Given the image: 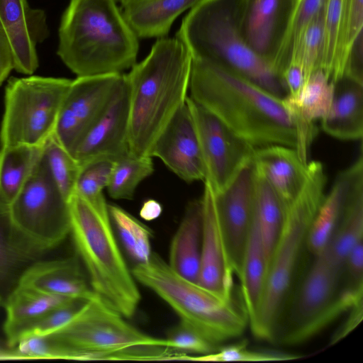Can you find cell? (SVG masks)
<instances>
[{"label": "cell", "instance_id": "obj_1", "mask_svg": "<svg viewBox=\"0 0 363 363\" xmlns=\"http://www.w3.org/2000/svg\"><path fill=\"white\" fill-rule=\"evenodd\" d=\"M189 90L193 100L255 148L279 145L296 150V128L283 99L200 60H192Z\"/></svg>", "mask_w": 363, "mask_h": 363}, {"label": "cell", "instance_id": "obj_2", "mask_svg": "<svg viewBox=\"0 0 363 363\" xmlns=\"http://www.w3.org/2000/svg\"><path fill=\"white\" fill-rule=\"evenodd\" d=\"M192 57L177 38H160L125 74L130 91L129 150L151 157L162 131L185 104Z\"/></svg>", "mask_w": 363, "mask_h": 363}, {"label": "cell", "instance_id": "obj_3", "mask_svg": "<svg viewBox=\"0 0 363 363\" xmlns=\"http://www.w3.org/2000/svg\"><path fill=\"white\" fill-rule=\"evenodd\" d=\"M57 54L77 77L123 73L135 63L138 37L116 0H70Z\"/></svg>", "mask_w": 363, "mask_h": 363}, {"label": "cell", "instance_id": "obj_4", "mask_svg": "<svg viewBox=\"0 0 363 363\" xmlns=\"http://www.w3.org/2000/svg\"><path fill=\"white\" fill-rule=\"evenodd\" d=\"M245 0H201L182 21L176 38L192 60L207 61L229 69L284 98L282 78L247 45L240 30Z\"/></svg>", "mask_w": 363, "mask_h": 363}, {"label": "cell", "instance_id": "obj_5", "mask_svg": "<svg viewBox=\"0 0 363 363\" xmlns=\"http://www.w3.org/2000/svg\"><path fill=\"white\" fill-rule=\"evenodd\" d=\"M70 233L96 294L125 318L141 296L113 233L107 208H97L77 193L69 201Z\"/></svg>", "mask_w": 363, "mask_h": 363}, {"label": "cell", "instance_id": "obj_6", "mask_svg": "<svg viewBox=\"0 0 363 363\" xmlns=\"http://www.w3.org/2000/svg\"><path fill=\"white\" fill-rule=\"evenodd\" d=\"M326 175L321 162L308 163L306 183L284 208V217L265 281L261 303L249 323L255 337L274 340L289 291L295 267L308 231L325 196Z\"/></svg>", "mask_w": 363, "mask_h": 363}, {"label": "cell", "instance_id": "obj_7", "mask_svg": "<svg viewBox=\"0 0 363 363\" xmlns=\"http://www.w3.org/2000/svg\"><path fill=\"white\" fill-rule=\"evenodd\" d=\"M124 318L97 296L49 336L65 346L74 360H180L184 355L165 338L145 334Z\"/></svg>", "mask_w": 363, "mask_h": 363}, {"label": "cell", "instance_id": "obj_8", "mask_svg": "<svg viewBox=\"0 0 363 363\" xmlns=\"http://www.w3.org/2000/svg\"><path fill=\"white\" fill-rule=\"evenodd\" d=\"M131 272L136 281L174 310L180 322L216 346L239 337L249 325L242 301L221 297L184 278L155 252Z\"/></svg>", "mask_w": 363, "mask_h": 363}, {"label": "cell", "instance_id": "obj_9", "mask_svg": "<svg viewBox=\"0 0 363 363\" xmlns=\"http://www.w3.org/2000/svg\"><path fill=\"white\" fill-rule=\"evenodd\" d=\"M72 81L40 76L11 78L5 89L1 148L43 145L54 133Z\"/></svg>", "mask_w": 363, "mask_h": 363}, {"label": "cell", "instance_id": "obj_10", "mask_svg": "<svg viewBox=\"0 0 363 363\" xmlns=\"http://www.w3.org/2000/svg\"><path fill=\"white\" fill-rule=\"evenodd\" d=\"M9 208L18 231L43 253L59 245L70 233L68 201L56 185L43 154Z\"/></svg>", "mask_w": 363, "mask_h": 363}, {"label": "cell", "instance_id": "obj_11", "mask_svg": "<svg viewBox=\"0 0 363 363\" xmlns=\"http://www.w3.org/2000/svg\"><path fill=\"white\" fill-rule=\"evenodd\" d=\"M197 134L207 182L216 194L227 188L252 158L255 147L235 134L216 116L186 98Z\"/></svg>", "mask_w": 363, "mask_h": 363}, {"label": "cell", "instance_id": "obj_12", "mask_svg": "<svg viewBox=\"0 0 363 363\" xmlns=\"http://www.w3.org/2000/svg\"><path fill=\"white\" fill-rule=\"evenodd\" d=\"M123 74L77 77L72 81L53 133L70 153L107 106Z\"/></svg>", "mask_w": 363, "mask_h": 363}, {"label": "cell", "instance_id": "obj_13", "mask_svg": "<svg viewBox=\"0 0 363 363\" xmlns=\"http://www.w3.org/2000/svg\"><path fill=\"white\" fill-rule=\"evenodd\" d=\"M130 91L123 74L107 106L72 152L80 167L100 160L116 161L130 155Z\"/></svg>", "mask_w": 363, "mask_h": 363}, {"label": "cell", "instance_id": "obj_14", "mask_svg": "<svg viewBox=\"0 0 363 363\" xmlns=\"http://www.w3.org/2000/svg\"><path fill=\"white\" fill-rule=\"evenodd\" d=\"M255 184L256 168L252 158L227 188L214 192L227 254L237 277L254 216Z\"/></svg>", "mask_w": 363, "mask_h": 363}, {"label": "cell", "instance_id": "obj_15", "mask_svg": "<svg viewBox=\"0 0 363 363\" xmlns=\"http://www.w3.org/2000/svg\"><path fill=\"white\" fill-rule=\"evenodd\" d=\"M201 204V265L198 284L223 298L233 296V277L218 216L216 196L204 182Z\"/></svg>", "mask_w": 363, "mask_h": 363}, {"label": "cell", "instance_id": "obj_16", "mask_svg": "<svg viewBox=\"0 0 363 363\" xmlns=\"http://www.w3.org/2000/svg\"><path fill=\"white\" fill-rule=\"evenodd\" d=\"M0 23L11 51L13 69L30 75L39 66L36 47L49 36L45 12L28 0H0Z\"/></svg>", "mask_w": 363, "mask_h": 363}, {"label": "cell", "instance_id": "obj_17", "mask_svg": "<svg viewBox=\"0 0 363 363\" xmlns=\"http://www.w3.org/2000/svg\"><path fill=\"white\" fill-rule=\"evenodd\" d=\"M296 2V0L245 1L240 21L242 35L250 48L272 68Z\"/></svg>", "mask_w": 363, "mask_h": 363}, {"label": "cell", "instance_id": "obj_18", "mask_svg": "<svg viewBox=\"0 0 363 363\" xmlns=\"http://www.w3.org/2000/svg\"><path fill=\"white\" fill-rule=\"evenodd\" d=\"M151 157L160 159L188 183L205 180L204 164L186 100L157 138Z\"/></svg>", "mask_w": 363, "mask_h": 363}, {"label": "cell", "instance_id": "obj_19", "mask_svg": "<svg viewBox=\"0 0 363 363\" xmlns=\"http://www.w3.org/2000/svg\"><path fill=\"white\" fill-rule=\"evenodd\" d=\"M363 189V155L340 172L311 224L306 244L315 256L327 247L352 197Z\"/></svg>", "mask_w": 363, "mask_h": 363}, {"label": "cell", "instance_id": "obj_20", "mask_svg": "<svg viewBox=\"0 0 363 363\" xmlns=\"http://www.w3.org/2000/svg\"><path fill=\"white\" fill-rule=\"evenodd\" d=\"M252 159L283 207L289 205L306 183L308 162L304 163L295 149L279 145L255 148Z\"/></svg>", "mask_w": 363, "mask_h": 363}, {"label": "cell", "instance_id": "obj_21", "mask_svg": "<svg viewBox=\"0 0 363 363\" xmlns=\"http://www.w3.org/2000/svg\"><path fill=\"white\" fill-rule=\"evenodd\" d=\"M18 284L72 299L90 300L98 296L82 277L75 257L37 260L23 272Z\"/></svg>", "mask_w": 363, "mask_h": 363}, {"label": "cell", "instance_id": "obj_22", "mask_svg": "<svg viewBox=\"0 0 363 363\" xmlns=\"http://www.w3.org/2000/svg\"><path fill=\"white\" fill-rule=\"evenodd\" d=\"M342 276L323 253L315 256L296 301L291 328L286 333L315 317L332 302L340 291Z\"/></svg>", "mask_w": 363, "mask_h": 363}, {"label": "cell", "instance_id": "obj_23", "mask_svg": "<svg viewBox=\"0 0 363 363\" xmlns=\"http://www.w3.org/2000/svg\"><path fill=\"white\" fill-rule=\"evenodd\" d=\"M333 84L330 109L320 120L322 129L335 138L360 140L363 135V84L342 77Z\"/></svg>", "mask_w": 363, "mask_h": 363}, {"label": "cell", "instance_id": "obj_24", "mask_svg": "<svg viewBox=\"0 0 363 363\" xmlns=\"http://www.w3.org/2000/svg\"><path fill=\"white\" fill-rule=\"evenodd\" d=\"M43 254L18 231L9 206L0 202V295L6 296L26 268Z\"/></svg>", "mask_w": 363, "mask_h": 363}, {"label": "cell", "instance_id": "obj_25", "mask_svg": "<svg viewBox=\"0 0 363 363\" xmlns=\"http://www.w3.org/2000/svg\"><path fill=\"white\" fill-rule=\"evenodd\" d=\"M72 300L18 284L5 297L4 303L6 312L4 332L6 344L15 347L21 332L28 325Z\"/></svg>", "mask_w": 363, "mask_h": 363}, {"label": "cell", "instance_id": "obj_26", "mask_svg": "<svg viewBox=\"0 0 363 363\" xmlns=\"http://www.w3.org/2000/svg\"><path fill=\"white\" fill-rule=\"evenodd\" d=\"M201 204L190 201L173 236L169 248V265L180 276L198 283L201 265Z\"/></svg>", "mask_w": 363, "mask_h": 363}, {"label": "cell", "instance_id": "obj_27", "mask_svg": "<svg viewBox=\"0 0 363 363\" xmlns=\"http://www.w3.org/2000/svg\"><path fill=\"white\" fill-rule=\"evenodd\" d=\"M333 94V84L322 70H318L305 81L298 96L286 95L283 98L298 132L308 133L317 128L315 122L328 112Z\"/></svg>", "mask_w": 363, "mask_h": 363}, {"label": "cell", "instance_id": "obj_28", "mask_svg": "<svg viewBox=\"0 0 363 363\" xmlns=\"http://www.w3.org/2000/svg\"><path fill=\"white\" fill-rule=\"evenodd\" d=\"M201 0H149L123 7V13L140 38H163L175 19Z\"/></svg>", "mask_w": 363, "mask_h": 363}, {"label": "cell", "instance_id": "obj_29", "mask_svg": "<svg viewBox=\"0 0 363 363\" xmlns=\"http://www.w3.org/2000/svg\"><path fill=\"white\" fill-rule=\"evenodd\" d=\"M267 271L268 263L254 215L238 277L241 283V298L248 315L249 323L255 317L259 307Z\"/></svg>", "mask_w": 363, "mask_h": 363}, {"label": "cell", "instance_id": "obj_30", "mask_svg": "<svg viewBox=\"0 0 363 363\" xmlns=\"http://www.w3.org/2000/svg\"><path fill=\"white\" fill-rule=\"evenodd\" d=\"M44 145L0 148L1 203L10 206L16 198L40 160Z\"/></svg>", "mask_w": 363, "mask_h": 363}, {"label": "cell", "instance_id": "obj_31", "mask_svg": "<svg viewBox=\"0 0 363 363\" xmlns=\"http://www.w3.org/2000/svg\"><path fill=\"white\" fill-rule=\"evenodd\" d=\"M345 0H325L322 71L334 83L342 78L347 62L344 39Z\"/></svg>", "mask_w": 363, "mask_h": 363}, {"label": "cell", "instance_id": "obj_32", "mask_svg": "<svg viewBox=\"0 0 363 363\" xmlns=\"http://www.w3.org/2000/svg\"><path fill=\"white\" fill-rule=\"evenodd\" d=\"M363 240V189L350 199L325 250L328 261L343 274L345 259L352 249Z\"/></svg>", "mask_w": 363, "mask_h": 363}, {"label": "cell", "instance_id": "obj_33", "mask_svg": "<svg viewBox=\"0 0 363 363\" xmlns=\"http://www.w3.org/2000/svg\"><path fill=\"white\" fill-rule=\"evenodd\" d=\"M255 168L254 215L269 268L283 221L284 207L276 193L256 165Z\"/></svg>", "mask_w": 363, "mask_h": 363}, {"label": "cell", "instance_id": "obj_34", "mask_svg": "<svg viewBox=\"0 0 363 363\" xmlns=\"http://www.w3.org/2000/svg\"><path fill=\"white\" fill-rule=\"evenodd\" d=\"M108 210L111 223L129 257L136 264L147 262L152 254V230L116 204H108Z\"/></svg>", "mask_w": 363, "mask_h": 363}, {"label": "cell", "instance_id": "obj_35", "mask_svg": "<svg viewBox=\"0 0 363 363\" xmlns=\"http://www.w3.org/2000/svg\"><path fill=\"white\" fill-rule=\"evenodd\" d=\"M363 286L341 289L332 302L318 315L301 326L286 333L282 337L285 344L302 342L327 326L339 315L349 311L355 304L362 301Z\"/></svg>", "mask_w": 363, "mask_h": 363}, {"label": "cell", "instance_id": "obj_36", "mask_svg": "<svg viewBox=\"0 0 363 363\" xmlns=\"http://www.w3.org/2000/svg\"><path fill=\"white\" fill-rule=\"evenodd\" d=\"M154 172L152 157L128 155L114 162L107 191L113 199L133 198L139 184Z\"/></svg>", "mask_w": 363, "mask_h": 363}, {"label": "cell", "instance_id": "obj_37", "mask_svg": "<svg viewBox=\"0 0 363 363\" xmlns=\"http://www.w3.org/2000/svg\"><path fill=\"white\" fill-rule=\"evenodd\" d=\"M325 0H296L282 43L273 63L274 71L282 78L296 44L308 24L320 13Z\"/></svg>", "mask_w": 363, "mask_h": 363}, {"label": "cell", "instance_id": "obj_38", "mask_svg": "<svg viewBox=\"0 0 363 363\" xmlns=\"http://www.w3.org/2000/svg\"><path fill=\"white\" fill-rule=\"evenodd\" d=\"M43 158L64 198L69 201L75 192L82 167L72 155L51 135L44 145Z\"/></svg>", "mask_w": 363, "mask_h": 363}, {"label": "cell", "instance_id": "obj_39", "mask_svg": "<svg viewBox=\"0 0 363 363\" xmlns=\"http://www.w3.org/2000/svg\"><path fill=\"white\" fill-rule=\"evenodd\" d=\"M323 10L312 20L303 32L289 63L302 69L305 81L313 72L322 70L324 52Z\"/></svg>", "mask_w": 363, "mask_h": 363}, {"label": "cell", "instance_id": "obj_40", "mask_svg": "<svg viewBox=\"0 0 363 363\" xmlns=\"http://www.w3.org/2000/svg\"><path fill=\"white\" fill-rule=\"evenodd\" d=\"M114 161L100 160L84 166L79 175L75 193L98 208H108L104 195L107 187Z\"/></svg>", "mask_w": 363, "mask_h": 363}, {"label": "cell", "instance_id": "obj_41", "mask_svg": "<svg viewBox=\"0 0 363 363\" xmlns=\"http://www.w3.org/2000/svg\"><path fill=\"white\" fill-rule=\"evenodd\" d=\"M299 355L274 351L257 350L247 347L245 340L225 347H219L215 352L203 355L187 354L185 360L196 362H281L296 359Z\"/></svg>", "mask_w": 363, "mask_h": 363}, {"label": "cell", "instance_id": "obj_42", "mask_svg": "<svg viewBox=\"0 0 363 363\" xmlns=\"http://www.w3.org/2000/svg\"><path fill=\"white\" fill-rule=\"evenodd\" d=\"M87 301L73 299L47 312L23 329L18 341L21 338L29 335L49 336L54 334L69 323Z\"/></svg>", "mask_w": 363, "mask_h": 363}, {"label": "cell", "instance_id": "obj_43", "mask_svg": "<svg viewBox=\"0 0 363 363\" xmlns=\"http://www.w3.org/2000/svg\"><path fill=\"white\" fill-rule=\"evenodd\" d=\"M165 339L170 347L189 355L207 354L219 347L182 322L168 331Z\"/></svg>", "mask_w": 363, "mask_h": 363}, {"label": "cell", "instance_id": "obj_44", "mask_svg": "<svg viewBox=\"0 0 363 363\" xmlns=\"http://www.w3.org/2000/svg\"><path fill=\"white\" fill-rule=\"evenodd\" d=\"M362 29L363 0H345L344 39L347 60L354 44L363 39Z\"/></svg>", "mask_w": 363, "mask_h": 363}, {"label": "cell", "instance_id": "obj_45", "mask_svg": "<svg viewBox=\"0 0 363 363\" xmlns=\"http://www.w3.org/2000/svg\"><path fill=\"white\" fill-rule=\"evenodd\" d=\"M345 272L347 277L345 286H363V240L358 242L348 254L344 264L343 274Z\"/></svg>", "mask_w": 363, "mask_h": 363}, {"label": "cell", "instance_id": "obj_46", "mask_svg": "<svg viewBox=\"0 0 363 363\" xmlns=\"http://www.w3.org/2000/svg\"><path fill=\"white\" fill-rule=\"evenodd\" d=\"M349 311L350 313L347 318L332 336L330 345H333L344 338L362 321L363 317V301L358 302Z\"/></svg>", "mask_w": 363, "mask_h": 363}, {"label": "cell", "instance_id": "obj_47", "mask_svg": "<svg viewBox=\"0 0 363 363\" xmlns=\"http://www.w3.org/2000/svg\"><path fill=\"white\" fill-rule=\"evenodd\" d=\"M13 69V62L9 44L0 23V86Z\"/></svg>", "mask_w": 363, "mask_h": 363}, {"label": "cell", "instance_id": "obj_48", "mask_svg": "<svg viewBox=\"0 0 363 363\" xmlns=\"http://www.w3.org/2000/svg\"><path fill=\"white\" fill-rule=\"evenodd\" d=\"M162 213V204L155 199L145 200L140 209V216L146 221H152L158 218Z\"/></svg>", "mask_w": 363, "mask_h": 363}, {"label": "cell", "instance_id": "obj_49", "mask_svg": "<svg viewBox=\"0 0 363 363\" xmlns=\"http://www.w3.org/2000/svg\"><path fill=\"white\" fill-rule=\"evenodd\" d=\"M0 360H28L16 347H10L6 343L0 344Z\"/></svg>", "mask_w": 363, "mask_h": 363}, {"label": "cell", "instance_id": "obj_50", "mask_svg": "<svg viewBox=\"0 0 363 363\" xmlns=\"http://www.w3.org/2000/svg\"><path fill=\"white\" fill-rule=\"evenodd\" d=\"M123 8L127 6L141 3L143 1H149V0H119Z\"/></svg>", "mask_w": 363, "mask_h": 363}, {"label": "cell", "instance_id": "obj_51", "mask_svg": "<svg viewBox=\"0 0 363 363\" xmlns=\"http://www.w3.org/2000/svg\"><path fill=\"white\" fill-rule=\"evenodd\" d=\"M2 299H3V298H2V296L0 295V304L1 303Z\"/></svg>", "mask_w": 363, "mask_h": 363}]
</instances>
